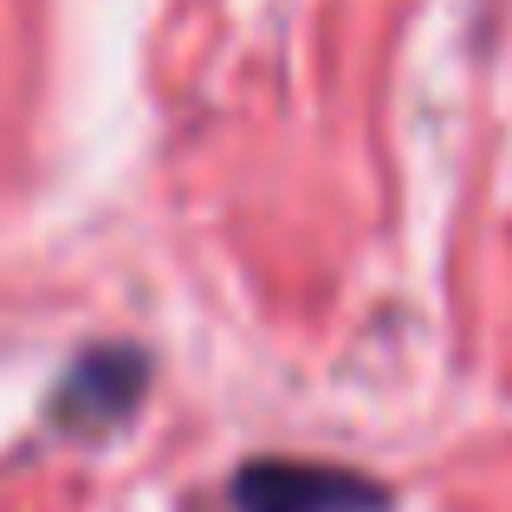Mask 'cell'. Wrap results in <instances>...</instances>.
Returning <instances> with one entry per match:
<instances>
[{"instance_id": "obj_2", "label": "cell", "mask_w": 512, "mask_h": 512, "mask_svg": "<svg viewBox=\"0 0 512 512\" xmlns=\"http://www.w3.org/2000/svg\"><path fill=\"white\" fill-rule=\"evenodd\" d=\"M143 389V363L130 357V350H98L91 363H78L72 383H65L59 396V422H117V415L137 402Z\"/></svg>"}, {"instance_id": "obj_1", "label": "cell", "mask_w": 512, "mask_h": 512, "mask_svg": "<svg viewBox=\"0 0 512 512\" xmlns=\"http://www.w3.org/2000/svg\"><path fill=\"white\" fill-rule=\"evenodd\" d=\"M240 512H370L383 493L325 461H260L234 487Z\"/></svg>"}]
</instances>
